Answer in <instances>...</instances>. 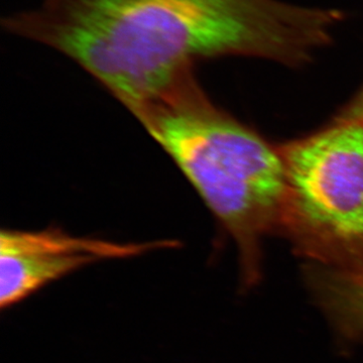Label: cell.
Masks as SVG:
<instances>
[{
    "mask_svg": "<svg viewBox=\"0 0 363 363\" xmlns=\"http://www.w3.org/2000/svg\"><path fill=\"white\" fill-rule=\"evenodd\" d=\"M175 241L113 242L72 235L59 229L2 230L0 233V305L23 301L40 288L104 259L138 257Z\"/></svg>",
    "mask_w": 363,
    "mask_h": 363,
    "instance_id": "cell-4",
    "label": "cell"
},
{
    "mask_svg": "<svg viewBox=\"0 0 363 363\" xmlns=\"http://www.w3.org/2000/svg\"><path fill=\"white\" fill-rule=\"evenodd\" d=\"M313 298L339 337L363 343V262L347 267L310 266Z\"/></svg>",
    "mask_w": 363,
    "mask_h": 363,
    "instance_id": "cell-5",
    "label": "cell"
},
{
    "mask_svg": "<svg viewBox=\"0 0 363 363\" xmlns=\"http://www.w3.org/2000/svg\"><path fill=\"white\" fill-rule=\"evenodd\" d=\"M336 9L281 0H42L9 33L73 60L133 114L198 60L250 57L305 65L334 40Z\"/></svg>",
    "mask_w": 363,
    "mask_h": 363,
    "instance_id": "cell-1",
    "label": "cell"
},
{
    "mask_svg": "<svg viewBox=\"0 0 363 363\" xmlns=\"http://www.w3.org/2000/svg\"><path fill=\"white\" fill-rule=\"evenodd\" d=\"M285 167L281 230L310 264L363 262V121L331 128L279 149Z\"/></svg>",
    "mask_w": 363,
    "mask_h": 363,
    "instance_id": "cell-3",
    "label": "cell"
},
{
    "mask_svg": "<svg viewBox=\"0 0 363 363\" xmlns=\"http://www.w3.org/2000/svg\"><path fill=\"white\" fill-rule=\"evenodd\" d=\"M363 121V87L343 109L337 121Z\"/></svg>",
    "mask_w": 363,
    "mask_h": 363,
    "instance_id": "cell-6",
    "label": "cell"
},
{
    "mask_svg": "<svg viewBox=\"0 0 363 363\" xmlns=\"http://www.w3.org/2000/svg\"><path fill=\"white\" fill-rule=\"evenodd\" d=\"M135 116L230 234L243 284H257L262 240L283 220L286 175L279 149L215 106L193 72Z\"/></svg>",
    "mask_w": 363,
    "mask_h": 363,
    "instance_id": "cell-2",
    "label": "cell"
}]
</instances>
